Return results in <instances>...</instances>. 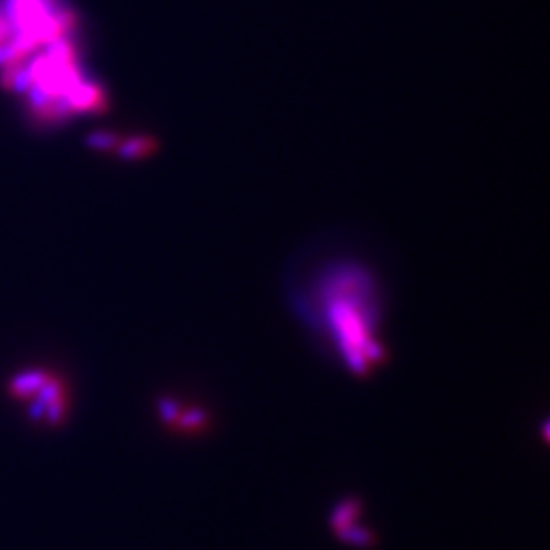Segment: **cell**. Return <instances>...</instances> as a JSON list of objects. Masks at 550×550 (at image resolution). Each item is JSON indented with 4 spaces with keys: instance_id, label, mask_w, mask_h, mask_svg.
<instances>
[{
    "instance_id": "obj_2",
    "label": "cell",
    "mask_w": 550,
    "mask_h": 550,
    "mask_svg": "<svg viewBox=\"0 0 550 550\" xmlns=\"http://www.w3.org/2000/svg\"><path fill=\"white\" fill-rule=\"evenodd\" d=\"M11 392L17 397H33L36 399V412L45 413L47 419L57 422L63 413H65V397H63V387L61 383L52 380L49 374L45 373H25L18 376L17 380L11 385Z\"/></svg>"
},
{
    "instance_id": "obj_1",
    "label": "cell",
    "mask_w": 550,
    "mask_h": 550,
    "mask_svg": "<svg viewBox=\"0 0 550 550\" xmlns=\"http://www.w3.org/2000/svg\"><path fill=\"white\" fill-rule=\"evenodd\" d=\"M312 312L353 373L367 374L381 364L385 349L380 340L378 296L364 267L353 262L326 267L314 287Z\"/></svg>"
}]
</instances>
